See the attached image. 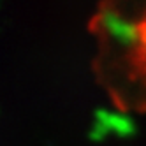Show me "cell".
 Segmentation results:
<instances>
[{
    "label": "cell",
    "instance_id": "1",
    "mask_svg": "<svg viewBox=\"0 0 146 146\" xmlns=\"http://www.w3.org/2000/svg\"><path fill=\"white\" fill-rule=\"evenodd\" d=\"M102 42V74L114 104L146 114V2H108L92 23Z\"/></svg>",
    "mask_w": 146,
    "mask_h": 146
}]
</instances>
